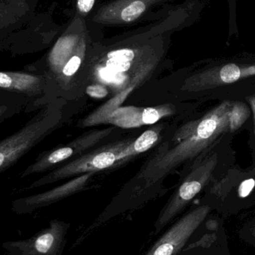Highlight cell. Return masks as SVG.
<instances>
[{"mask_svg": "<svg viewBox=\"0 0 255 255\" xmlns=\"http://www.w3.org/2000/svg\"><path fill=\"white\" fill-rule=\"evenodd\" d=\"M175 0H113L93 14L91 21L101 25H124L136 22L145 13L159 5L169 4Z\"/></svg>", "mask_w": 255, "mask_h": 255, "instance_id": "obj_10", "label": "cell"}, {"mask_svg": "<svg viewBox=\"0 0 255 255\" xmlns=\"http://www.w3.org/2000/svg\"><path fill=\"white\" fill-rule=\"evenodd\" d=\"M238 235L243 242L255 249V217L241 226Z\"/></svg>", "mask_w": 255, "mask_h": 255, "instance_id": "obj_15", "label": "cell"}, {"mask_svg": "<svg viewBox=\"0 0 255 255\" xmlns=\"http://www.w3.org/2000/svg\"><path fill=\"white\" fill-rule=\"evenodd\" d=\"M206 232L200 238L189 242L179 255H232L223 220H205Z\"/></svg>", "mask_w": 255, "mask_h": 255, "instance_id": "obj_13", "label": "cell"}, {"mask_svg": "<svg viewBox=\"0 0 255 255\" xmlns=\"http://www.w3.org/2000/svg\"><path fill=\"white\" fill-rule=\"evenodd\" d=\"M0 90L29 100L38 110L56 99L46 76L37 72L0 71Z\"/></svg>", "mask_w": 255, "mask_h": 255, "instance_id": "obj_8", "label": "cell"}, {"mask_svg": "<svg viewBox=\"0 0 255 255\" xmlns=\"http://www.w3.org/2000/svg\"><path fill=\"white\" fill-rule=\"evenodd\" d=\"M70 228V223L52 220L34 236L3 243L1 247L6 255H62Z\"/></svg>", "mask_w": 255, "mask_h": 255, "instance_id": "obj_7", "label": "cell"}, {"mask_svg": "<svg viewBox=\"0 0 255 255\" xmlns=\"http://www.w3.org/2000/svg\"><path fill=\"white\" fill-rule=\"evenodd\" d=\"M212 211L205 204L181 216L143 255H179Z\"/></svg>", "mask_w": 255, "mask_h": 255, "instance_id": "obj_6", "label": "cell"}, {"mask_svg": "<svg viewBox=\"0 0 255 255\" xmlns=\"http://www.w3.org/2000/svg\"><path fill=\"white\" fill-rule=\"evenodd\" d=\"M255 186V181L254 179H248L244 181L238 188V197L240 199H246L253 192Z\"/></svg>", "mask_w": 255, "mask_h": 255, "instance_id": "obj_20", "label": "cell"}, {"mask_svg": "<svg viewBox=\"0 0 255 255\" xmlns=\"http://www.w3.org/2000/svg\"><path fill=\"white\" fill-rule=\"evenodd\" d=\"M163 125L145 130L137 137L103 144L74 160L67 162L31 183L28 190L53 184L88 172L115 169L139 154L148 151L163 139Z\"/></svg>", "mask_w": 255, "mask_h": 255, "instance_id": "obj_3", "label": "cell"}, {"mask_svg": "<svg viewBox=\"0 0 255 255\" xmlns=\"http://www.w3.org/2000/svg\"><path fill=\"white\" fill-rule=\"evenodd\" d=\"M177 112L175 104L146 108L120 106L108 115L103 124H109L121 128H135L152 125L162 119L173 116Z\"/></svg>", "mask_w": 255, "mask_h": 255, "instance_id": "obj_12", "label": "cell"}, {"mask_svg": "<svg viewBox=\"0 0 255 255\" xmlns=\"http://www.w3.org/2000/svg\"><path fill=\"white\" fill-rule=\"evenodd\" d=\"M68 102L55 99L39 109L19 130L0 140V174L17 163L70 118Z\"/></svg>", "mask_w": 255, "mask_h": 255, "instance_id": "obj_4", "label": "cell"}, {"mask_svg": "<svg viewBox=\"0 0 255 255\" xmlns=\"http://www.w3.org/2000/svg\"><path fill=\"white\" fill-rule=\"evenodd\" d=\"M176 8L152 26L109 41H94L87 73V86L100 84L113 97L88 117L84 127L103 124L108 115L142 86L163 65L169 38L182 23Z\"/></svg>", "mask_w": 255, "mask_h": 255, "instance_id": "obj_1", "label": "cell"}, {"mask_svg": "<svg viewBox=\"0 0 255 255\" xmlns=\"http://www.w3.org/2000/svg\"><path fill=\"white\" fill-rule=\"evenodd\" d=\"M96 0H77L76 1V15L85 18L95 6Z\"/></svg>", "mask_w": 255, "mask_h": 255, "instance_id": "obj_19", "label": "cell"}, {"mask_svg": "<svg viewBox=\"0 0 255 255\" xmlns=\"http://www.w3.org/2000/svg\"><path fill=\"white\" fill-rule=\"evenodd\" d=\"M85 94L95 99H105L110 94V91L100 84H90L85 88Z\"/></svg>", "mask_w": 255, "mask_h": 255, "instance_id": "obj_18", "label": "cell"}, {"mask_svg": "<svg viewBox=\"0 0 255 255\" xmlns=\"http://www.w3.org/2000/svg\"><path fill=\"white\" fill-rule=\"evenodd\" d=\"M118 129V127L113 126L107 128L91 130L81 135L69 143L40 153L34 161L25 168L21 174L20 178L52 171L67 162L81 157L91 150L103 145L105 141L113 136Z\"/></svg>", "mask_w": 255, "mask_h": 255, "instance_id": "obj_5", "label": "cell"}, {"mask_svg": "<svg viewBox=\"0 0 255 255\" xmlns=\"http://www.w3.org/2000/svg\"><path fill=\"white\" fill-rule=\"evenodd\" d=\"M0 102H10V103H16L25 105V106H28L31 112H33V111L38 110L35 107V106L29 100L16 95V94L4 92V91H1V90H0Z\"/></svg>", "mask_w": 255, "mask_h": 255, "instance_id": "obj_17", "label": "cell"}, {"mask_svg": "<svg viewBox=\"0 0 255 255\" xmlns=\"http://www.w3.org/2000/svg\"><path fill=\"white\" fill-rule=\"evenodd\" d=\"M208 179V172L203 166L193 169L183 180L160 211L154 223L155 235L161 232L168 225L178 218L192 200L200 193Z\"/></svg>", "mask_w": 255, "mask_h": 255, "instance_id": "obj_9", "label": "cell"}, {"mask_svg": "<svg viewBox=\"0 0 255 255\" xmlns=\"http://www.w3.org/2000/svg\"><path fill=\"white\" fill-rule=\"evenodd\" d=\"M30 112L28 106L10 102H0V124L21 112Z\"/></svg>", "mask_w": 255, "mask_h": 255, "instance_id": "obj_14", "label": "cell"}, {"mask_svg": "<svg viewBox=\"0 0 255 255\" xmlns=\"http://www.w3.org/2000/svg\"><path fill=\"white\" fill-rule=\"evenodd\" d=\"M96 175L97 172L82 174L73 177L70 181L47 191L15 199L11 203L12 211L19 215L32 214L37 210L49 206L72 195L86 190Z\"/></svg>", "mask_w": 255, "mask_h": 255, "instance_id": "obj_11", "label": "cell"}, {"mask_svg": "<svg viewBox=\"0 0 255 255\" xmlns=\"http://www.w3.org/2000/svg\"><path fill=\"white\" fill-rule=\"evenodd\" d=\"M241 76V70L238 66L234 64H227L222 68L220 71V78L222 81L226 83L236 82Z\"/></svg>", "mask_w": 255, "mask_h": 255, "instance_id": "obj_16", "label": "cell"}, {"mask_svg": "<svg viewBox=\"0 0 255 255\" xmlns=\"http://www.w3.org/2000/svg\"><path fill=\"white\" fill-rule=\"evenodd\" d=\"M94 41L85 18L76 15L46 56L25 70L44 75L55 98L68 103L74 101L85 93Z\"/></svg>", "mask_w": 255, "mask_h": 255, "instance_id": "obj_2", "label": "cell"}]
</instances>
